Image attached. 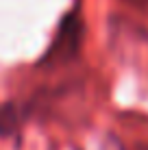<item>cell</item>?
Wrapping results in <instances>:
<instances>
[{
	"mask_svg": "<svg viewBox=\"0 0 148 150\" xmlns=\"http://www.w3.org/2000/svg\"><path fill=\"white\" fill-rule=\"evenodd\" d=\"M85 39V20L81 7H72L70 11L61 15L57 30L50 39L46 52L39 59V68H61V65L72 63L81 54Z\"/></svg>",
	"mask_w": 148,
	"mask_h": 150,
	"instance_id": "6da1fadb",
	"label": "cell"
},
{
	"mask_svg": "<svg viewBox=\"0 0 148 150\" xmlns=\"http://www.w3.org/2000/svg\"><path fill=\"white\" fill-rule=\"evenodd\" d=\"M24 117H26L24 107H18L15 102H2L0 105V137L15 135Z\"/></svg>",
	"mask_w": 148,
	"mask_h": 150,
	"instance_id": "7a4b0ae2",
	"label": "cell"
},
{
	"mask_svg": "<svg viewBox=\"0 0 148 150\" xmlns=\"http://www.w3.org/2000/svg\"><path fill=\"white\" fill-rule=\"evenodd\" d=\"M131 2H148V0H131Z\"/></svg>",
	"mask_w": 148,
	"mask_h": 150,
	"instance_id": "3957f363",
	"label": "cell"
}]
</instances>
